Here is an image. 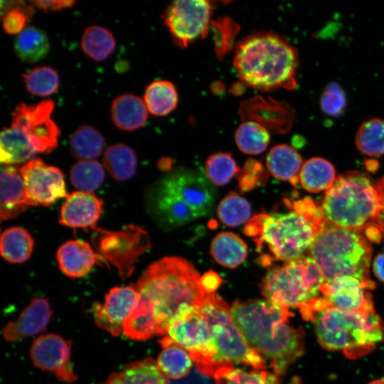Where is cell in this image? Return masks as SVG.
<instances>
[{
    "label": "cell",
    "instance_id": "d6986e66",
    "mask_svg": "<svg viewBox=\"0 0 384 384\" xmlns=\"http://www.w3.org/2000/svg\"><path fill=\"white\" fill-rule=\"evenodd\" d=\"M103 201L95 195L81 191L67 196L61 207L59 223L73 228H93L99 220Z\"/></svg>",
    "mask_w": 384,
    "mask_h": 384
},
{
    "label": "cell",
    "instance_id": "f6af8a7d",
    "mask_svg": "<svg viewBox=\"0 0 384 384\" xmlns=\"http://www.w3.org/2000/svg\"><path fill=\"white\" fill-rule=\"evenodd\" d=\"M215 34V48L218 56H223L232 47L238 26L229 18L213 22Z\"/></svg>",
    "mask_w": 384,
    "mask_h": 384
},
{
    "label": "cell",
    "instance_id": "484cf974",
    "mask_svg": "<svg viewBox=\"0 0 384 384\" xmlns=\"http://www.w3.org/2000/svg\"><path fill=\"white\" fill-rule=\"evenodd\" d=\"M100 384H168L167 378L151 358L131 363Z\"/></svg>",
    "mask_w": 384,
    "mask_h": 384
},
{
    "label": "cell",
    "instance_id": "52a82bcc",
    "mask_svg": "<svg viewBox=\"0 0 384 384\" xmlns=\"http://www.w3.org/2000/svg\"><path fill=\"white\" fill-rule=\"evenodd\" d=\"M372 254V245L362 231L324 221L308 256L317 264L326 281L350 276L371 282L369 268Z\"/></svg>",
    "mask_w": 384,
    "mask_h": 384
},
{
    "label": "cell",
    "instance_id": "4dcf8cb0",
    "mask_svg": "<svg viewBox=\"0 0 384 384\" xmlns=\"http://www.w3.org/2000/svg\"><path fill=\"white\" fill-rule=\"evenodd\" d=\"M50 48L47 34L41 28L28 26L17 36L14 50L17 56L26 63H36L43 59Z\"/></svg>",
    "mask_w": 384,
    "mask_h": 384
},
{
    "label": "cell",
    "instance_id": "f1b7e54d",
    "mask_svg": "<svg viewBox=\"0 0 384 384\" xmlns=\"http://www.w3.org/2000/svg\"><path fill=\"white\" fill-rule=\"evenodd\" d=\"M36 153L28 138L19 129L11 127H4L1 130L0 137L1 164L12 165L22 163L31 159Z\"/></svg>",
    "mask_w": 384,
    "mask_h": 384
},
{
    "label": "cell",
    "instance_id": "d4e9b609",
    "mask_svg": "<svg viewBox=\"0 0 384 384\" xmlns=\"http://www.w3.org/2000/svg\"><path fill=\"white\" fill-rule=\"evenodd\" d=\"M266 165L272 176L297 186L303 164L299 153L294 147L288 144L274 146L267 156Z\"/></svg>",
    "mask_w": 384,
    "mask_h": 384
},
{
    "label": "cell",
    "instance_id": "ee69618b",
    "mask_svg": "<svg viewBox=\"0 0 384 384\" xmlns=\"http://www.w3.org/2000/svg\"><path fill=\"white\" fill-rule=\"evenodd\" d=\"M346 96L343 88L336 82H331L323 91L319 105L321 110L327 115L338 117L346 107Z\"/></svg>",
    "mask_w": 384,
    "mask_h": 384
},
{
    "label": "cell",
    "instance_id": "f35d334b",
    "mask_svg": "<svg viewBox=\"0 0 384 384\" xmlns=\"http://www.w3.org/2000/svg\"><path fill=\"white\" fill-rule=\"evenodd\" d=\"M235 139L241 151L247 154H258L266 149L270 142V134L262 124L255 121H246L238 127Z\"/></svg>",
    "mask_w": 384,
    "mask_h": 384
},
{
    "label": "cell",
    "instance_id": "2e32d148",
    "mask_svg": "<svg viewBox=\"0 0 384 384\" xmlns=\"http://www.w3.org/2000/svg\"><path fill=\"white\" fill-rule=\"evenodd\" d=\"M374 288L373 282H364L350 276L326 281L321 289V297L314 303V310L326 307L346 311L373 310L368 291Z\"/></svg>",
    "mask_w": 384,
    "mask_h": 384
},
{
    "label": "cell",
    "instance_id": "d590c367",
    "mask_svg": "<svg viewBox=\"0 0 384 384\" xmlns=\"http://www.w3.org/2000/svg\"><path fill=\"white\" fill-rule=\"evenodd\" d=\"M115 39L110 31L100 26L87 27L82 36L81 48L83 52L95 61H103L114 50Z\"/></svg>",
    "mask_w": 384,
    "mask_h": 384
},
{
    "label": "cell",
    "instance_id": "4316f807",
    "mask_svg": "<svg viewBox=\"0 0 384 384\" xmlns=\"http://www.w3.org/2000/svg\"><path fill=\"white\" fill-rule=\"evenodd\" d=\"M163 350L156 363L161 373L170 379H179L188 374L192 367V358L188 352L165 336L160 340Z\"/></svg>",
    "mask_w": 384,
    "mask_h": 384
},
{
    "label": "cell",
    "instance_id": "7bdbcfd3",
    "mask_svg": "<svg viewBox=\"0 0 384 384\" xmlns=\"http://www.w3.org/2000/svg\"><path fill=\"white\" fill-rule=\"evenodd\" d=\"M206 175L215 185L223 186L240 171L229 153H216L210 156L205 165Z\"/></svg>",
    "mask_w": 384,
    "mask_h": 384
},
{
    "label": "cell",
    "instance_id": "7a4b0ae2",
    "mask_svg": "<svg viewBox=\"0 0 384 384\" xmlns=\"http://www.w3.org/2000/svg\"><path fill=\"white\" fill-rule=\"evenodd\" d=\"M230 309L248 344L270 360L277 375L284 374L304 353V331L289 324V309L267 299L235 301Z\"/></svg>",
    "mask_w": 384,
    "mask_h": 384
},
{
    "label": "cell",
    "instance_id": "8992f818",
    "mask_svg": "<svg viewBox=\"0 0 384 384\" xmlns=\"http://www.w3.org/2000/svg\"><path fill=\"white\" fill-rule=\"evenodd\" d=\"M313 324L319 344L351 359L365 356L384 341V323L375 310L341 311L323 308L303 316Z\"/></svg>",
    "mask_w": 384,
    "mask_h": 384
},
{
    "label": "cell",
    "instance_id": "bcb514c9",
    "mask_svg": "<svg viewBox=\"0 0 384 384\" xmlns=\"http://www.w3.org/2000/svg\"><path fill=\"white\" fill-rule=\"evenodd\" d=\"M212 379L194 366L185 377L179 379L167 378V381L168 384H213Z\"/></svg>",
    "mask_w": 384,
    "mask_h": 384
},
{
    "label": "cell",
    "instance_id": "cb8c5ba5",
    "mask_svg": "<svg viewBox=\"0 0 384 384\" xmlns=\"http://www.w3.org/2000/svg\"><path fill=\"white\" fill-rule=\"evenodd\" d=\"M148 110L143 99L132 94L115 98L111 106V117L114 125L124 131L142 127L147 119Z\"/></svg>",
    "mask_w": 384,
    "mask_h": 384
},
{
    "label": "cell",
    "instance_id": "6da1fadb",
    "mask_svg": "<svg viewBox=\"0 0 384 384\" xmlns=\"http://www.w3.org/2000/svg\"><path fill=\"white\" fill-rule=\"evenodd\" d=\"M135 286L139 300L123 331L135 341L166 336L169 324L199 309L207 294L193 265L178 257H166L151 264Z\"/></svg>",
    "mask_w": 384,
    "mask_h": 384
},
{
    "label": "cell",
    "instance_id": "e575fe53",
    "mask_svg": "<svg viewBox=\"0 0 384 384\" xmlns=\"http://www.w3.org/2000/svg\"><path fill=\"white\" fill-rule=\"evenodd\" d=\"M105 139L91 126L81 125L70 136L69 148L71 154L80 160H93L103 149Z\"/></svg>",
    "mask_w": 384,
    "mask_h": 384
},
{
    "label": "cell",
    "instance_id": "60d3db41",
    "mask_svg": "<svg viewBox=\"0 0 384 384\" xmlns=\"http://www.w3.org/2000/svg\"><path fill=\"white\" fill-rule=\"evenodd\" d=\"M23 82L28 92L46 97L53 94L58 88L57 71L49 66H36L23 75Z\"/></svg>",
    "mask_w": 384,
    "mask_h": 384
},
{
    "label": "cell",
    "instance_id": "836d02e7",
    "mask_svg": "<svg viewBox=\"0 0 384 384\" xmlns=\"http://www.w3.org/2000/svg\"><path fill=\"white\" fill-rule=\"evenodd\" d=\"M143 100L151 114L165 116L176 108L178 94L175 86L171 82L156 80L146 87Z\"/></svg>",
    "mask_w": 384,
    "mask_h": 384
},
{
    "label": "cell",
    "instance_id": "7c38bea8",
    "mask_svg": "<svg viewBox=\"0 0 384 384\" xmlns=\"http://www.w3.org/2000/svg\"><path fill=\"white\" fill-rule=\"evenodd\" d=\"M92 229L96 252L117 268L122 279L130 277L140 256L151 246L147 232L135 225H126L117 231Z\"/></svg>",
    "mask_w": 384,
    "mask_h": 384
},
{
    "label": "cell",
    "instance_id": "e0dca14e",
    "mask_svg": "<svg viewBox=\"0 0 384 384\" xmlns=\"http://www.w3.org/2000/svg\"><path fill=\"white\" fill-rule=\"evenodd\" d=\"M139 300L135 284L113 287L105 295L102 304L95 303L92 306L95 324L112 336H119Z\"/></svg>",
    "mask_w": 384,
    "mask_h": 384
},
{
    "label": "cell",
    "instance_id": "ac0fdd59",
    "mask_svg": "<svg viewBox=\"0 0 384 384\" xmlns=\"http://www.w3.org/2000/svg\"><path fill=\"white\" fill-rule=\"evenodd\" d=\"M70 356L71 342L54 334L36 338L30 350L35 366L52 372L60 380L69 383L78 378L70 363Z\"/></svg>",
    "mask_w": 384,
    "mask_h": 384
},
{
    "label": "cell",
    "instance_id": "816d5d0a",
    "mask_svg": "<svg viewBox=\"0 0 384 384\" xmlns=\"http://www.w3.org/2000/svg\"><path fill=\"white\" fill-rule=\"evenodd\" d=\"M368 384H384V379H377L368 383Z\"/></svg>",
    "mask_w": 384,
    "mask_h": 384
},
{
    "label": "cell",
    "instance_id": "ffe728a7",
    "mask_svg": "<svg viewBox=\"0 0 384 384\" xmlns=\"http://www.w3.org/2000/svg\"><path fill=\"white\" fill-rule=\"evenodd\" d=\"M52 310L46 298H33L15 321L2 330L6 341L14 342L32 336L45 330L51 319Z\"/></svg>",
    "mask_w": 384,
    "mask_h": 384
},
{
    "label": "cell",
    "instance_id": "d6a6232c",
    "mask_svg": "<svg viewBox=\"0 0 384 384\" xmlns=\"http://www.w3.org/2000/svg\"><path fill=\"white\" fill-rule=\"evenodd\" d=\"M103 164L112 178L117 181H124L135 174L137 159L132 148L124 144H116L105 151Z\"/></svg>",
    "mask_w": 384,
    "mask_h": 384
},
{
    "label": "cell",
    "instance_id": "83f0119b",
    "mask_svg": "<svg viewBox=\"0 0 384 384\" xmlns=\"http://www.w3.org/2000/svg\"><path fill=\"white\" fill-rule=\"evenodd\" d=\"M210 254L220 265L235 268L246 259L247 247L237 235L231 232H222L212 240Z\"/></svg>",
    "mask_w": 384,
    "mask_h": 384
},
{
    "label": "cell",
    "instance_id": "3957f363",
    "mask_svg": "<svg viewBox=\"0 0 384 384\" xmlns=\"http://www.w3.org/2000/svg\"><path fill=\"white\" fill-rule=\"evenodd\" d=\"M324 220L311 199L293 201L286 213H261L252 217L245 233L252 238L262 265L274 260L285 262L308 256Z\"/></svg>",
    "mask_w": 384,
    "mask_h": 384
},
{
    "label": "cell",
    "instance_id": "603a6c76",
    "mask_svg": "<svg viewBox=\"0 0 384 384\" xmlns=\"http://www.w3.org/2000/svg\"><path fill=\"white\" fill-rule=\"evenodd\" d=\"M56 259L61 272L70 278L87 274L102 260L89 243L80 240L64 242L57 250Z\"/></svg>",
    "mask_w": 384,
    "mask_h": 384
},
{
    "label": "cell",
    "instance_id": "b9f144b4",
    "mask_svg": "<svg viewBox=\"0 0 384 384\" xmlns=\"http://www.w3.org/2000/svg\"><path fill=\"white\" fill-rule=\"evenodd\" d=\"M217 213L222 223L235 227L249 220L251 208L246 199L232 192L220 201Z\"/></svg>",
    "mask_w": 384,
    "mask_h": 384
},
{
    "label": "cell",
    "instance_id": "8fae6325",
    "mask_svg": "<svg viewBox=\"0 0 384 384\" xmlns=\"http://www.w3.org/2000/svg\"><path fill=\"white\" fill-rule=\"evenodd\" d=\"M166 335L188 352L200 371L212 378L225 364L214 361L217 350L208 324L199 309L174 319Z\"/></svg>",
    "mask_w": 384,
    "mask_h": 384
},
{
    "label": "cell",
    "instance_id": "30bf717a",
    "mask_svg": "<svg viewBox=\"0 0 384 384\" xmlns=\"http://www.w3.org/2000/svg\"><path fill=\"white\" fill-rule=\"evenodd\" d=\"M200 313L207 321L217 350L218 363H240L256 370H266V361L247 342L236 326L230 307L215 293L207 294Z\"/></svg>",
    "mask_w": 384,
    "mask_h": 384
},
{
    "label": "cell",
    "instance_id": "f546056e",
    "mask_svg": "<svg viewBox=\"0 0 384 384\" xmlns=\"http://www.w3.org/2000/svg\"><path fill=\"white\" fill-rule=\"evenodd\" d=\"M335 179L333 165L321 157H314L306 161L302 166L299 176L302 188L311 193L328 190Z\"/></svg>",
    "mask_w": 384,
    "mask_h": 384
},
{
    "label": "cell",
    "instance_id": "5b68a950",
    "mask_svg": "<svg viewBox=\"0 0 384 384\" xmlns=\"http://www.w3.org/2000/svg\"><path fill=\"white\" fill-rule=\"evenodd\" d=\"M233 65L240 80L262 91L294 90L299 55L283 36L269 32L251 34L236 47Z\"/></svg>",
    "mask_w": 384,
    "mask_h": 384
},
{
    "label": "cell",
    "instance_id": "7dc6e473",
    "mask_svg": "<svg viewBox=\"0 0 384 384\" xmlns=\"http://www.w3.org/2000/svg\"><path fill=\"white\" fill-rule=\"evenodd\" d=\"M30 3L33 5L35 7L38 8L39 9L43 10L44 12L58 11L63 9L68 8L73 6L75 1H66V0H60V1H31Z\"/></svg>",
    "mask_w": 384,
    "mask_h": 384
},
{
    "label": "cell",
    "instance_id": "9a60e30c",
    "mask_svg": "<svg viewBox=\"0 0 384 384\" xmlns=\"http://www.w3.org/2000/svg\"><path fill=\"white\" fill-rule=\"evenodd\" d=\"M30 206H49L67 196L65 177L60 169L32 159L20 167Z\"/></svg>",
    "mask_w": 384,
    "mask_h": 384
},
{
    "label": "cell",
    "instance_id": "9c48e42d",
    "mask_svg": "<svg viewBox=\"0 0 384 384\" xmlns=\"http://www.w3.org/2000/svg\"><path fill=\"white\" fill-rule=\"evenodd\" d=\"M325 282L317 264L306 256L269 270L262 280L261 292L266 299L283 308L301 311L321 297Z\"/></svg>",
    "mask_w": 384,
    "mask_h": 384
},
{
    "label": "cell",
    "instance_id": "44dd1931",
    "mask_svg": "<svg viewBox=\"0 0 384 384\" xmlns=\"http://www.w3.org/2000/svg\"><path fill=\"white\" fill-rule=\"evenodd\" d=\"M0 177V217L1 220H6L17 217L30 205L20 168L1 164Z\"/></svg>",
    "mask_w": 384,
    "mask_h": 384
},
{
    "label": "cell",
    "instance_id": "74e56055",
    "mask_svg": "<svg viewBox=\"0 0 384 384\" xmlns=\"http://www.w3.org/2000/svg\"><path fill=\"white\" fill-rule=\"evenodd\" d=\"M215 384H279V375L265 370L245 371L233 363L223 366L213 377Z\"/></svg>",
    "mask_w": 384,
    "mask_h": 384
},
{
    "label": "cell",
    "instance_id": "8d00e7d4",
    "mask_svg": "<svg viewBox=\"0 0 384 384\" xmlns=\"http://www.w3.org/2000/svg\"><path fill=\"white\" fill-rule=\"evenodd\" d=\"M358 149L370 156L384 154V119L374 117L363 122L355 137Z\"/></svg>",
    "mask_w": 384,
    "mask_h": 384
},
{
    "label": "cell",
    "instance_id": "681fc988",
    "mask_svg": "<svg viewBox=\"0 0 384 384\" xmlns=\"http://www.w3.org/2000/svg\"><path fill=\"white\" fill-rule=\"evenodd\" d=\"M378 193L379 207L375 220V225L384 233V177L376 182Z\"/></svg>",
    "mask_w": 384,
    "mask_h": 384
},
{
    "label": "cell",
    "instance_id": "1f68e13d",
    "mask_svg": "<svg viewBox=\"0 0 384 384\" xmlns=\"http://www.w3.org/2000/svg\"><path fill=\"white\" fill-rule=\"evenodd\" d=\"M33 245V239L28 230L11 227L1 233V255L7 262L22 263L30 257Z\"/></svg>",
    "mask_w": 384,
    "mask_h": 384
},
{
    "label": "cell",
    "instance_id": "4fadbf2b",
    "mask_svg": "<svg viewBox=\"0 0 384 384\" xmlns=\"http://www.w3.org/2000/svg\"><path fill=\"white\" fill-rule=\"evenodd\" d=\"M51 100L37 105L18 104L12 113L11 126L21 131L37 152L49 154L58 146L60 130L50 117Z\"/></svg>",
    "mask_w": 384,
    "mask_h": 384
},
{
    "label": "cell",
    "instance_id": "7402d4cb",
    "mask_svg": "<svg viewBox=\"0 0 384 384\" xmlns=\"http://www.w3.org/2000/svg\"><path fill=\"white\" fill-rule=\"evenodd\" d=\"M243 114L277 132H288L294 119V110L284 102L254 98L243 106Z\"/></svg>",
    "mask_w": 384,
    "mask_h": 384
},
{
    "label": "cell",
    "instance_id": "5bb4252c",
    "mask_svg": "<svg viewBox=\"0 0 384 384\" xmlns=\"http://www.w3.org/2000/svg\"><path fill=\"white\" fill-rule=\"evenodd\" d=\"M211 3L205 0H178L166 10L164 18L175 43L186 47L204 38L209 28Z\"/></svg>",
    "mask_w": 384,
    "mask_h": 384
},
{
    "label": "cell",
    "instance_id": "c3c4849f",
    "mask_svg": "<svg viewBox=\"0 0 384 384\" xmlns=\"http://www.w3.org/2000/svg\"><path fill=\"white\" fill-rule=\"evenodd\" d=\"M221 283V279L213 271H209L201 277L202 288L206 294L214 293Z\"/></svg>",
    "mask_w": 384,
    "mask_h": 384
},
{
    "label": "cell",
    "instance_id": "ab89813d",
    "mask_svg": "<svg viewBox=\"0 0 384 384\" xmlns=\"http://www.w3.org/2000/svg\"><path fill=\"white\" fill-rule=\"evenodd\" d=\"M71 183L81 191L91 193L99 188L105 179L102 166L96 160H80L70 170Z\"/></svg>",
    "mask_w": 384,
    "mask_h": 384
},
{
    "label": "cell",
    "instance_id": "f907efd6",
    "mask_svg": "<svg viewBox=\"0 0 384 384\" xmlns=\"http://www.w3.org/2000/svg\"><path fill=\"white\" fill-rule=\"evenodd\" d=\"M373 270L375 277L384 284V253L378 254L374 259Z\"/></svg>",
    "mask_w": 384,
    "mask_h": 384
},
{
    "label": "cell",
    "instance_id": "277c9868",
    "mask_svg": "<svg viewBox=\"0 0 384 384\" xmlns=\"http://www.w3.org/2000/svg\"><path fill=\"white\" fill-rule=\"evenodd\" d=\"M215 196L213 183L203 174L180 169L148 188L145 206L153 220L168 230L210 214Z\"/></svg>",
    "mask_w": 384,
    "mask_h": 384
},
{
    "label": "cell",
    "instance_id": "ba28073f",
    "mask_svg": "<svg viewBox=\"0 0 384 384\" xmlns=\"http://www.w3.org/2000/svg\"><path fill=\"white\" fill-rule=\"evenodd\" d=\"M319 207L326 223L363 231L376 220L379 207L376 183L364 172H346L336 178Z\"/></svg>",
    "mask_w": 384,
    "mask_h": 384
}]
</instances>
